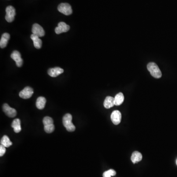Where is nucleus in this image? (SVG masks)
Wrapping results in <instances>:
<instances>
[{
    "label": "nucleus",
    "instance_id": "nucleus-1",
    "mask_svg": "<svg viewBox=\"0 0 177 177\" xmlns=\"http://www.w3.org/2000/svg\"><path fill=\"white\" fill-rule=\"evenodd\" d=\"M147 69L151 75L155 78H160L162 76V73L158 65L154 62H151L147 65Z\"/></svg>",
    "mask_w": 177,
    "mask_h": 177
},
{
    "label": "nucleus",
    "instance_id": "nucleus-2",
    "mask_svg": "<svg viewBox=\"0 0 177 177\" xmlns=\"http://www.w3.org/2000/svg\"><path fill=\"white\" fill-rule=\"evenodd\" d=\"M72 117L70 114H65L63 118V124L68 131H74L75 130V126L72 122Z\"/></svg>",
    "mask_w": 177,
    "mask_h": 177
},
{
    "label": "nucleus",
    "instance_id": "nucleus-3",
    "mask_svg": "<svg viewBox=\"0 0 177 177\" xmlns=\"http://www.w3.org/2000/svg\"><path fill=\"white\" fill-rule=\"evenodd\" d=\"M45 131L47 133H51L54 131L55 126L53 124V119L49 117H44L43 119Z\"/></svg>",
    "mask_w": 177,
    "mask_h": 177
},
{
    "label": "nucleus",
    "instance_id": "nucleus-4",
    "mask_svg": "<svg viewBox=\"0 0 177 177\" xmlns=\"http://www.w3.org/2000/svg\"><path fill=\"white\" fill-rule=\"evenodd\" d=\"M59 12L66 15H69L72 13V10L70 4L67 3H62L58 7Z\"/></svg>",
    "mask_w": 177,
    "mask_h": 177
},
{
    "label": "nucleus",
    "instance_id": "nucleus-5",
    "mask_svg": "<svg viewBox=\"0 0 177 177\" xmlns=\"http://www.w3.org/2000/svg\"><path fill=\"white\" fill-rule=\"evenodd\" d=\"M6 15L5 19L7 22H12L14 20V17L16 14L15 9L13 6H9L6 9Z\"/></svg>",
    "mask_w": 177,
    "mask_h": 177
},
{
    "label": "nucleus",
    "instance_id": "nucleus-6",
    "mask_svg": "<svg viewBox=\"0 0 177 177\" xmlns=\"http://www.w3.org/2000/svg\"><path fill=\"white\" fill-rule=\"evenodd\" d=\"M34 93V90L30 87H26L19 93V96L23 99H28L31 98Z\"/></svg>",
    "mask_w": 177,
    "mask_h": 177
},
{
    "label": "nucleus",
    "instance_id": "nucleus-7",
    "mask_svg": "<svg viewBox=\"0 0 177 177\" xmlns=\"http://www.w3.org/2000/svg\"><path fill=\"white\" fill-rule=\"evenodd\" d=\"M3 110L5 114L10 118H14L16 115L17 112L15 109L10 107L7 103H4L3 105Z\"/></svg>",
    "mask_w": 177,
    "mask_h": 177
},
{
    "label": "nucleus",
    "instance_id": "nucleus-8",
    "mask_svg": "<svg viewBox=\"0 0 177 177\" xmlns=\"http://www.w3.org/2000/svg\"><path fill=\"white\" fill-rule=\"evenodd\" d=\"M32 33L39 37H43L45 35V32L43 28L38 24H34L32 27Z\"/></svg>",
    "mask_w": 177,
    "mask_h": 177
},
{
    "label": "nucleus",
    "instance_id": "nucleus-9",
    "mask_svg": "<svg viewBox=\"0 0 177 177\" xmlns=\"http://www.w3.org/2000/svg\"><path fill=\"white\" fill-rule=\"evenodd\" d=\"M70 29V27L69 25L65 23V22H60L58 24L57 27L55 28V33L57 34H59L63 33H66L69 31Z\"/></svg>",
    "mask_w": 177,
    "mask_h": 177
},
{
    "label": "nucleus",
    "instance_id": "nucleus-10",
    "mask_svg": "<svg viewBox=\"0 0 177 177\" xmlns=\"http://www.w3.org/2000/svg\"><path fill=\"white\" fill-rule=\"evenodd\" d=\"M10 57L14 60H15L16 66L18 67H21L22 66L23 61V60L21 56L20 53L19 51H16V50L13 51Z\"/></svg>",
    "mask_w": 177,
    "mask_h": 177
},
{
    "label": "nucleus",
    "instance_id": "nucleus-11",
    "mask_svg": "<svg viewBox=\"0 0 177 177\" xmlns=\"http://www.w3.org/2000/svg\"><path fill=\"white\" fill-rule=\"evenodd\" d=\"M121 119H122V115L119 111L115 110L112 113L111 119L114 125H119L121 122Z\"/></svg>",
    "mask_w": 177,
    "mask_h": 177
},
{
    "label": "nucleus",
    "instance_id": "nucleus-12",
    "mask_svg": "<svg viewBox=\"0 0 177 177\" xmlns=\"http://www.w3.org/2000/svg\"><path fill=\"white\" fill-rule=\"evenodd\" d=\"M63 71L64 70L63 69L59 67H56L49 69L48 70V73L51 77H56L63 73Z\"/></svg>",
    "mask_w": 177,
    "mask_h": 177
},
{
    "label": "nucleus",
    "instance_id": "nucleus-13",
    "mask_svg": "<svg viewBox=\"0 0 177 177\" xmlns=\"http://www.w3.org/2000/svg\"><path fill=\"white\" fill-rule=\"evenodd\" d=\"M10 39V35L8 33H4L2 34L1 39L0 40V47L4 48L7 46L8 40Z\"/></svg>",
    "mask_w": 177,
    "mask_h": 177
},
{
    "label": "nucleus",
    "instance_id": "nucleus-14",
    "mask_svg": "<svg viewBox=\"0 0 177 177\" xmlns=\"http://www.w3.org/2000/svg\"><path fill=\"white\" fill-rule=\"evenodd\" d=\"M31 39H32L34 43V45L35 48L37 49H40L42 46V41L40 39V37L37 35L32 34L31 36Z\"/></svg>",
    "mask_w": 177,
    "mask_h": 177
},
{
    "label": "nucleus",
    "instance_id": "nucleus-15",
    "mask_svg": "<svg viewBox=\"0 0 177 177\" xmlns=\"http://www.w3.org/2000/svg\"><path fill=\"white\" fill-rule=\"evenodd\" d=\"M11 127L13 128L14 131L15 133H19L21 131V122L19 119H15L13 121L11 124Z\"/></svg>",
    "mask_w": 177,
    "mask_h": 177
},
{
    "label": "nucleus",
    "instance_id": "nucleus-16",
    "mask_svg": "<svg viewBox=\"0 0 177 177\" xmlns=\"http://www.w3.org/2000/svg\"><path fill=\"white\" fill-rule=\"evenodd\" d=\"M46 99L43 96H40L37 98V102H36V106L37 109L40 110H43L44 109L46 106Z\"/></svg>",
    "mask_w": 177,
    "mask_h": 177
},
{
    "label": "nucleus",
    "instance_id": "nucleus-17",
    "mask_svg": "<svg viewBox=\"0 0 177 177\" xmlns=\"http://www.w3.org/2000/svg\"><path fill=\"white\" fill-rule=\"evenodd\" d=\"M103 105L105 108L107 109L113 107L115 105L114 98L112 96H107L105 99Z\"/></svg>",
    "mask_w": 177,
    "mask_h": 177
},
{
    "label": "nucleus",
    "instance_id": "nucleus-18",
    "mask_svg": "<svg viewBox=\"0 0 177 177\" xmlns=\"http://www.w3.org/2000/svg\"><path fill=\"white\" fill-rule=\"evenodd\" d=\"M142 159V155L140 152L137 151H135L132 154L131 161L133 164H135L139 162Z\"/></svg>",
    "mask_w": 177,
    "mask_h": 177
},
{
    "label": "nucleus",
    "instance_id": "nucleus-19",
    "mask_svg": "<svg viewBox=\"0 0 177 177\" xmlns=\"http://www.w3.org/2000/svg\"><path fill=\"white\" fill-rule=\"evenodd\" d=\"M124 101V96L123 93H119L116 95L115 97L114 98V102H115V105L119 106L122 104Z\"/></svg>",
    "mask_w": 177,
    "mask_h": 177
},
{
    "label": "nucleus",
    "instance_id": "nucleus-20",
    "mask_svg": "<svg viewBox=\"0 0 177 177\" xmlns=\"http://www.w3.org/2000/svg\"><path fill=\"white\" fill-rule=\"evenodd\" d=\"M13 143L10 141V138L7 135L3 136L1 140V145L4 146L6 148H8L10 146L12 145Z\"/></svg>",
    "mask_w": 177,
    "mask_h": 177
},
{
    "label": "nucleus",
    "instance_id": "nucleus-21",
    "mask_svg": "<svg viewBox=\"0 0 177 177\" xmlns=\"http://www.w3.org/2000/svg\"><path fill=\"white\" fill-rule=\"evenodd\" d=\"M116 172L113 169H110L109 170L105 172L103 174V177H111L115 176Z\"/></svg>",
    "mask_w": 177,
    "mask_h": 177
},
{
    "label": "nucleus",
    "instance_id": "nucleus-22",
    "mask_svg": "<svg viewBox=\"0 0 177 177\" xmlns=\"http://www.w3.org/2000/svg\"><path fill=\"white\" fill-rule=\"evenodd\" d=\"M6 152V147H4V146L2 145H1L0 146V156L2 157L4 155L5 152Z\"/></svg>",
    "mask_w": 177,
    "mask_h": 177
},
{
    "label": "nucleus",
    "instance_id": "nucleus-23",
    "mask_svg": "<svg viewBox=\"0 0 177 177\" xmlns=\"http://www.w3.org/2000/svg\"><path fill=\"white\" fill-rule=\"evenodd\" d=\"M176 164H177V161H176Z\"/></svg>",
    "mask_w": 177,
    "mask_h": 177
}]
</instances>
